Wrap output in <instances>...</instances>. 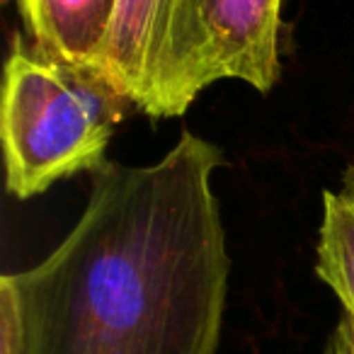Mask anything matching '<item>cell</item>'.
Segmentation results:
<instances>
[{
    "label": "cell",
    "instance_id": "obj_1",
    "mask_svg": "<svg viewBox=\"0 0 354 354\" xmlns=\"http://www.w3.org/2000/svg\"><path fill=\"white\" fill-rule=\"evenodd\" d=\"M221 146L192 131L151 165L107 160L71 233L0 277L22 354H216L233 260L214 175Z\"/></svg>",
    "mask_w": 354,
    "mask_h": 354
},
{
    "label": "cell",
    "instance_id": "obj_9",
    "mask_svg": "<svg viewBox=\"0 0 354 354\" xmlns=\"http://www.w3.org/2000/svg\"><path fill=\"white\" fill-rule=\"evenodd\" d=\"M342 189L354 197V160L342 170Z\"/></svg>",
    "mask_w": 354,
    "mask_h": 354
},
{
    "label": "cell",
    "instance_id": "obj_2",
    "mask_svg": "<svg viewBox=\"0 0 354 354\" xmlns=\"http://www.w3.org/2000/svg\"><path fill=\"white\" fill-rule=\"evenodd\" d=\"M129 107L100 73L46 59L15 32L0 102L8 192L25 202L61 180L97 172Z\"/></svg>",
    "mask_w": 354,
    "mask_h": 354
},
{
    "label": "cell",
    "instance_id": "obj_6",
    "mask_svg": "<svg viewBox=\"0 0 354 354\" xmlns=\"http://www.w3.org/2000/svg\"><path fill=\"white\" fill-rule=\"evenodd\" d=\"M315 274L354 320V197L344 189L323 192Z\"/></svg>",
    "mask_w": 354,
    "mask_h": 354
},
{
    "label": "cell",
    "instance_id": "obj_8",
    "mask_svg": "<svg viewBox=\"0 0 354 354\" xmlns=\"http://www.w3.org/2000/svg\"><path fill=\"white\" fill-rule=\"evenodd\" d=\"M323 354H354V320L347 313L339 315L325 339Z\"/></svg>",
    "mask_w": 354,
    "mask_h": 354
},
{
    "label": "cell",
    "instance_id": "obj_4",
    "mask_svg": "<svg viewBox=\"0 0 354 354\" xmlns=\"http://www.w3.org/2000/svg\"><path fill=\"white\" fill-rule=\"evenodd\" d=\"M172 6L175 0H117L97 59V73L151 122L156 119Z\"/></svg>",
    "mask_w": 354,
    "mask_h": 354
},
{
    "label": "cell",
    "instance_id": "obj_3",
    "mask_svg": "<svg viewBox=\"0 0 354 354\" xmlns=\"http://www.w3.org/2000/svg\"><path fill=\"white\" fill-rule=\"evenodd\" d=\"M284 0H175L156 119L183 117L214 83L267 95L281 80Z\"/></svg>",
    "mask_w": 354,
    "mask_h": 354
},
{
    "label": "cell",
    "instance_id": "obj_5",
    "mask_svg": "<svg viewBox=\"0 0 354 354\" xmlns=\"http://www.w3.org/2000/svg\"><path fill=\"white\" fill-rule=\"evenodd\" d=\"M22 35L41 56L97 73L117 0H15Z\"/></svg>",
    "mask_w": 354,
    "mask_h": 354
},
{
    "label": "cell",
    "instance_id": "obj_7",
    "mask_svg": "<svg viewBox=\"0 0 354 354\" xmlns=\"http://www.w3.org/2000/svg\"><path fill=\"white\" fill-rule=\"evenodd\" d=\"M0 354H22L15 308L6 296H0Z\"/></svg>",
    "mask_w": 354,
    "mask_h": 354
}]
</instances>
